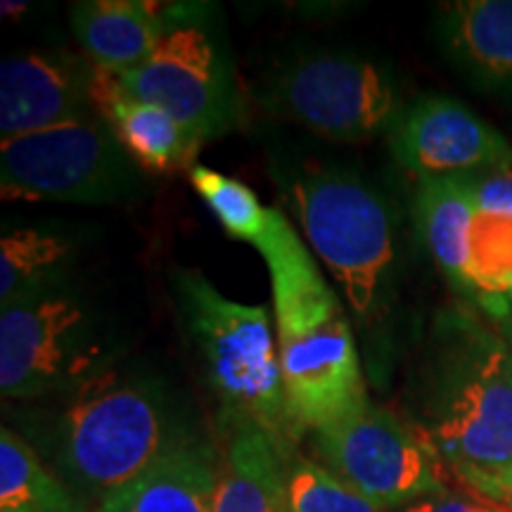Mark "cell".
Instances as JSON below:
<instances>
[{
	"instance_id": "obj_6",
	"label": "cell",
	"mask_w": 512,
	"mask_h": 512,
	"mask_svg": "<svg viewBox=\"0 0 512 512\" xmlns=\"http://www.w3.org/2000/svg\"><path fill=\"white\" fill-rule=\"evenodd\" d=\"M313 252L361 323L380 316L396 261L394 219L373 185L347 169L313 166L287 178Z\"/></svg>"
},
{
	"instance_id": "obj_20",
	"label": "cell",
	"mask_w": 512,
	"mask_h": 512,
	"mask_svg": "<svg viewBox=\"0 0 512 512\" xmlns=\"http://www.w3.org/2000/svg\"><path fill=\"white\" fill-rule=\"evenodd\" d=\"M76 245L50 228H10L0 238V306L69 280Z\"/></svg>"
},
{
	"instance_id": "obj_22",
	"label": "cell",
	"mask_w": 512,
	"mask_h": 512,
	"mask_svg": "<svg viewBox=\"0 0 512 512\" xmlns=\"http://www.w3.org/2000/svg\"><path fill=\"white\" fill-rule=\"evenodd\" d=\"M190 183L230 238L249 242L252 247L264 238L271 226L273 209L264 207L252 188L204 164L192 166Z\"/></svg>"
},
{
	"instance_id": "obj_8",
	"label": "cell",
	"mask_w": 512,
	"mask_h": 512,
	"mask_svg": "<svg viewBox=\"0 0 512 512\" xmlns=\"http://www.w3.org/2000/svg\"><path fill=\"white\" fill-rule=\"evenodd\" d=\"M143 169L100 114L0 143L3 200L114 204L140 190Z\"/></svg>"
},
{
	"instance_id": "obj_14",
	"label": "cell",
	"mask_w": 512,
	"mask_h": 512,
	"mask_svg": "<svg viewBox=\"0 0 512 512\" xmlns=\"http://www.w3.org/2000/svg\"><path fill=\"white\" fill-rule=\"evenodd\" d=\"M441 53L479 91L512 100V0H458L437 12Z\"/></svg>"
},
{
	"instance_id": "obj_25",
	"label": "cell",
	"mask_w": 512,
	"mask_h": 512,
	"mask_svg": "<svg viewBox=\"0 0 512 512\" xmlns=\"http://www.w3.org/2000/svg\"><path fill=\"white\" fill-rule=\"evenodd\" d=\"M484 503L494 505V508L503 510V512H512V484L505 486V489H501V491H496V494L491 498H486Z\"/></svg>"
},
{
	"instance_id": "obj_13",
	"label": "cell",
	"mask_w": 512,
	"mask_h": 512,
	"mask_svg": "<svg viewBox=\"0 0 512 512\" xmlns=\"http://www.w3.org/2000/svg\"><path fill=\"white\" fill-rule=\"evenodd\" d=\"M467 183L475 195L467 299L501 323L512 318V155Z\"/></svg>"
},
{
	"instance_id": "obj_3",
	"label": "cell",
	"mask_w": 512,
	"mask_h": 512,
	"mask_svg": "<svg viewBox=\"0 0 512 512\" xmlns=\"http://www.w3.org/2000/svg\"><path fill=\"white\" fill-rule=\"evenodd\" d=\"M48 401L50 420L36 432L53 470L86 505L102 503L192 437L162 384L119 366Z\"/></svg>"
},
{
	"instance_id": "obj_2",
	"label": "cell",
	"mask_w": 512,
	"mask_h": 512,
	"mask_svg": "<svg viewBox=\"0 0 512 512\" xmlns=\"http://www.w3.org/2000/svg\"><path fill=\"white\" fill-rule=\"evenodd\" d=\"M254 249L264 256L271 275L275 339L290 418L299 434L318 432L368 401L347 311L278 209Z\"/></svg>"
},
{
	"instance_id": "obj_23",
	"label": "cell",
	"mask_w": 512,
	"mask_h": 512,
	"mask_svg": "<svg viewBox=\"0 0 512 512\" xmlns=\"http://www.w3.org/2000/svg\"><path fill=\"white\" fill-rule=\"evenodd\" d=\"M285 482L290 512H382L328 467L294 448L285 453Z\"/></svg>"
},
{
	"instance_id": "obj_7",
	"label": "cell",
	"mask_w": 512,
	"mask_h": 512,
	"mask_svg": "<svg viewBox=\"0 0 512 512\" xmlns=\"http://www.w3.org/2000/svg\"><path fill=\"white\" fill-rule=\"evenodd\" d=\"M117 79L124 93L162 107L202 145L226 136L242 121V98L226 36L204 5H171L155 53Z\"/></svg>"
},
{
	"instance_id": "obj_16",
	"label": "cell",
	"mask_w": 512,
	"mask_h": 512,
	"mask_svg": "<svg viewBox=\"0 0 512 512\" xmlns=\"http://www.w3.org/2000/svg\"><path fill=\"white\" fill-rule=\"evenodd\" d=\"M169 15L171 5L147 0H83L72 8V31L93 67L126 74L155 53Z\"/></svg>"
},
{
	"instance_id": "obj_9",
	"label": "cell",
	"mask_w": 512,
	"mask_h": 512,
	"mask_svg": "<svg viewBox=\"0 0 512 512\" xmlns=\"http://www.w3.org/2000/svg\"><path fill=\"white\" fill-rule=\"evenodd\" d=\"M316 434L318 463L387 510L444 494V460L415 425L366 401Z\"/></svg>"
},
{
	"instance_id": "obj_4",
	"label": "cell",
	"mask_w": 512,
	"mask_h": 512,
	"mask_svg": "<svg viewBox=\"0 0 512 512\" xmlns=\"http://www.w3.org/2000/svg\"><path fill=\"white\" fill-rule=\"evenodd\" d=\"M178 311L230 425H254L290 451L299 437L285 399L278 339L266 306L221 294L200 271L174 273Z\"/></svg>"
},
{
	"instance_id": "obj_19",
	"label": "cell",
	"mask_w": 512,
	"mask_h": 512,
	"mask_svg": "<svg viewBox=\"0 0 512 512\" xmlns=\"http://www.w3.org/2000/svg\"><path fill=\"white\" fill-rule=\"evenodd\" d=\"M475 219V195L467 178H441L420 183L415 195V221L427 252L446 280L467 297V261Z\"/></svg>"
},
{
	"instance_id": "obj_15",
	"label": "cell",
	"mask_w": 512,
	"mask_h": 512,
	"mask_svg": "<svg viewBox=\"0 0 512 512\" xmlns=\"http://www.w3.org/2000/svg\"><path fill=\"white\" fill-rule=\"evenodd\" d=\"M93 105L133 162L147 174L164 176L195 166L202 150L200 140L162 107L124 93L117 74L95 67Z\"/></svg>"
},
{
	"instance_id": "obj_27",
	"label": "cell",
	"mask_w": 512,
	"mask_h": 512,
	"mask_svg": "<svg viewBox=\"0 0 512 512\" xmlns=\"http://www.w3.org/2000/svg\"><path fill=\"white\" fill-rule=\"evenodd\" d=\"M498 328H501L505 342H508V347H510V356H512V318L501 320V323H498Z\"/></svg>"
},
{
	"instance_id": "obj_1",
	"label": "cell",
	"mask_w": 512,
	"mask_h": 512,
	"mask_svg": "<svg viewBox=\"0 0 512 512\" xmlns=\"http://www.w3.org/2000/svg\"><path fill=\"white\" fill-rule=\"evenodd\" d=\"M422 425L448 470L486 501L512 484V356L501 328L441 313L415 368Z\"/></svg>"
},
{
	"instance_id": "obj_5",
	"label": "cell",
	"mask_w": 512,
	"mask_h": 512,
	"mask_svg": "<svg viewBox=\"0 0 512 512\" xmlns=\"http://www.w3.org/2000/svg\"><path fill=\"white\" fill-rule=\"evenodd\" d=\"M121 342L98 304L72 283L0 306V389L5 399L64 394L117 368Z\"/></svg>"
},
{
	"instance_id": "obj_18",
	"label": "cell",
	"mask_w": 512,
	"mask_h": 512,
	"mask_svg": "<svg viewBox=\"0 0 512 512\" xmlns=\"http://www.w3.org/2000/svg\"><path fill=\"white\" fill-rule=\"evenodd\" d=\"M285 453L287 448L261 427L230 425L219 456L214 512H290Z\"/></svg>"
},
{
	"instance_id": "obj_17",
	"label": "cell",
	"mask_w": 512,
	"mask_h": 512,
	"mask_svg": "<svg viewBox=\"0 0 512 512\" xmlns=\"http://www.w3.org/2000/svg\"><path fill=\"white\" fill-rule=\"evenodd\" d=\"M219 453L190 437L98 503L95 512H214Z\"/></svg>"
},
{
	"instance_id": "obj_21",
	"label": "cell",
	"mask_w": 512,
	"mask_h": 512,
	"mask_svg": "<svg viewBox=\"0 0 512 512\" xmlns=\"http://www.w3.org/2000/svg\"><path fill=\"white\" fill-rule=\"evenodd\" d=\"M0 512H86V503L15 430L0 432Z\"/></svg>"
},
{
	"instance_id": "obj_12",
	"label": "cell",
	"mask_w": 512,
	"mask_h": 512,
	"mask_svg": "<svg viewBox=\"0 0 512 512\" xmlns=\"http://www.w3.org/2000/svg\"><path fill=\"white\" fill-rule=\"evenodd\" d=\"M95 67L62 48H41L5 57L0 64V138L93 117Z\"/></svg>"
},
{
	"instance_id": "obj_10",
	"label": "cell",
	"mask_w": 512,
	"mask_h": 512,
	"mask_svg": "<svg viewBox=\"0 0 512 512\" xmlns=\"http://www.w3.org/2000/svg\"><path fill=\"white\" fill-rule=\"evenodd\" d=\"M268 107L316 136L356 143L396 124L399 91L373 60L351 53H306L268 83Z\"/></svg>"
},
{
	"instance_id": "obj_24",
	"label": "cell",
	"mask_w": 512,
	"mask_h": 512,
	"mask_svg": "<svg viewBox=\"0 0 512 512\" xmlns=\"http://www.w3.org/2000/svg\"><path fill=\"white\" fill-rule=\"evenodd\" d=\"M406 512H503V510L479 501L477 496L465 498V496L439 494V496L420 498V501L413 503Z\"/></svg>"
},
{
	"instance_id": "obj_26",
	"label": "cell",
	"mask_w": 512,
	"mask_h": 512,
	"mask_svg": "<svg viewBox=\"0 0 512 512\" xmlns=\"http://www.w3.org/2000/svg\"><path fill=\"white\" fill-rule=\"evenodd\" d=\"M29 5L27 3H3V15L5 17H17L22 12H27Z\"/></svg>"
},
{
	"instance_id": "obj_11",
	"label": "cell",
	"mask_w": 512,
	"mask_h": 512,
	"mask_svg": "<svg viewBox=\"0 0 512 512\" xmlns=\"http://www.w3.org/2000/svg\"><path fill=\"white\" fill-rule=\"evenodd\" d=\"M392 150L420 183L475 176L512 155L510 143L494 126L441 95H425L399 117Z\"/></svg>"
}]
</instances>
